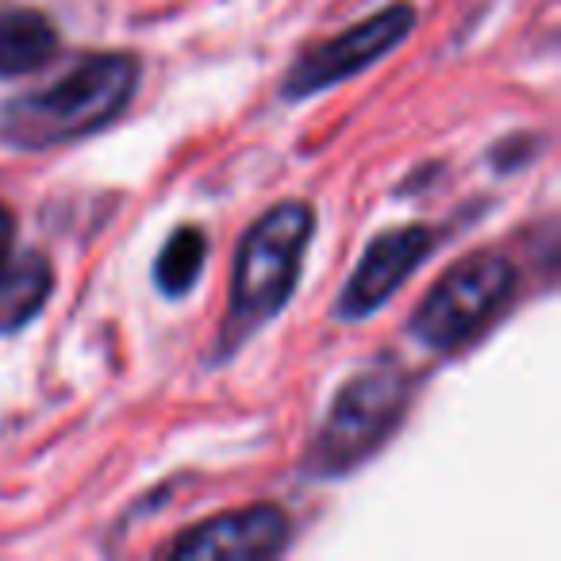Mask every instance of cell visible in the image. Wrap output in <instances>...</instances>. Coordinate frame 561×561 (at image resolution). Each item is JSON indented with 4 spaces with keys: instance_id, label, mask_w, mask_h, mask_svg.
Wrapping results in <instances>:
<instances>
[{
    "instance_id": "cell-1",
    "label": "cell",
    "mask_w": 561,
    "mask_h": 561,
    "mask_svg": "<svg viewBox=\"0 0 561 561\" xmlns=\"http://www.w3.org/2000/svg\"><path fill=\"white\" fill-rule=\"evenodd\" d=\"M139 62L131 55H85L62 81L24 93L0 112V139L20 150H47L108 127L131 104Z\"/></svg>"
},
{
    "instance_id": "cell-2",
    "label": "cell",
    "mask_w": 561,
    "mask_h": 561,
    "mask_svg": "<svg viewBox=\"0 0 561 561\" xmlns=\"http://www.w3.org/2000/svg\"><path fill=\"white\" fill-rule=\"evenodd\" d=\"M308 239H312V208L305 201L277 204L242 234L231 273V308H227L219 346L234 351L250 331L270 323L285 308L300 277Z\"/></svg>"
},
{
    "instance_id": "cell-3",
    "label": "cell",
    "mask_w": 561,
    "mask_h": 561,
    "mask_svg": "<svg viewBox=\"0 0 561 561\" xmlns=\"http://www.w3.org/2000/svg\"><path fill=\"white\" fill-rule=\"evenodd\" d=\"M408 415V377L392 366H374L335 392L305 466L316 477L354 473L369 461Z\"/></svg>"
},
{
    "instance_id": "cell-4",
    "label": "cell",
    "mask_w": 561,
    "mask_h": 561,
    "mask_svg": "<svg viewBox=\"0 0 561 561\" xmlns=\"http://www.w3.org/2000/svg\"><path fill=\"white\" fill-rule=\"evenodd\" d=\"M515 265L504 254H469L438 277L435 289L415 308L412 335L431 351H458L477 339L512 300Z\"/></svg>"
},
{
    "instance_id": "cell-5",
    "label": "cell",
    "mask_w": 561,
    "mask_h": 561,
    "mask_svg": "<svg viewBox=\"0 0 561 561\" xmlns=\"http://www.w3.org/2000/svg\"><path fill=\"white\" fill-rule=\"evenodd\" d=\"M412 27H415L412 4H389V9L377 12V16L354 24L351 32L335 35V39L308 50V55L293 66L289 81H285V96H289V101H305V96L323 93V89L354 78V73H362L366 66L392 55V50L412 35Z\"/></svg>"
},
{
    "instance_id": "cell-6",
    "label": "cell",
    "mask_w": 561,
    "mask_h": 561,
    "mask_svg": "<svg viewBox=\"0 0 561 561\" xmlns=\"http://www.w3.org/2000/svg\"><path fill=\"white\" fill-rule=\"evenodd\" d=\"M435 250V231L427 227H392L381 231L362 254L354 277L346 280L343 297L335 305L339 320H366L381 305H389L408 277L427 262Z\"/></svg>"
},
{
    "instance_id": "cell-7",
    "label": "cell",
    "mask_w": 561,
    "mask_h": 561,
    "mask_svg": "<svg viewBox=\"0 0 561 561\" xmlns=\"http://www.w3.org/2000/svg\"><path fill=\"white\" fill-rule=\"evenodd\" d=\"M289 542V515L273 504L239 507L181 530L165 553L188 561H227V558H277Z\"/></svg>"
},
{
    "instance_id": "cell-8",
    "label": "cell",
    "mask_w": 561,
    "mask_h": 561,
    "mask_svg": "<svg viewBox=\"0 0 561 561\" xmlns=\"http://www.w3.org/2000/svg\"><path fill=\"white\" fill-rule=\"evenodd\" d=\"M62 50V35L43 12L0 9V78H20L50 66Z\"/></svg>"
},
{
    "instance_id": "cell-9",
    "label": "cell",
    "mask_w": 561,
    "mask_h": 561,
    "mask_svg": "<svg viewBox=\"0 0 561 561\" xmlns=\"http://www.w3.org/2000/svg\"><path fill=\"white\" fill-rule=\"evenodd\" d=\"M55 293V270L43 254H20L0 270V335H12L43 312Z\"/></svg>"
},
{
    "instance_id": "cell-10",
    "label": "cell",
    "mask_w": 561,
    "mask_h": 561,
    "mask_svg": "<svg viewBox=\"0 0 561 561\" xmlns=\"http://www.w3.org/2000/svg\"><path fill=\"white\" fill-rule=\"evenodd\" d=\"M204 262H208V234L193 224L178 227L154 262V285L173 300L185 297V293H193L196 280H201Z\"/></svg>"
},
{
    "instance_id": "cell-11",
    "label": "cell",
    "mask_w": 561,
    "mask_h": 561,
    "mask_svg": "<svg viewBox=\"0 0 561 561\" xmlns=\"http://www.w3.org/2000/svg\"><path fill=\"white\" fill-rule=\"evenodd\" d=\"M12 234H16V227H12V211L0 204V270H4V262H9Z\"/></svg>"
}]
</instances>
